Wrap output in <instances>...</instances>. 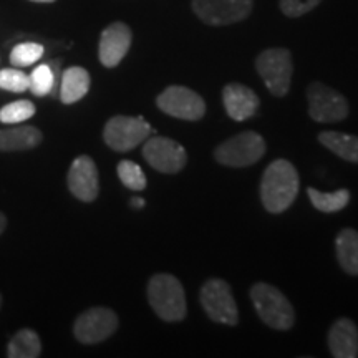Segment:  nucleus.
Masks as SVG:
<instances>
[{"mask_svg":"<svg viewBox=\"0 0 358 358\" xmlns=\"http://www.w3.org/2000/svg\"><path fill=\"white\" fill-rule=\"evenodd\" d=\"M299 194L297 169L287 159H275L264 171L261 181V199L268 213H284Z\"/></svg>","mask_w":358,"mask_h":358,"instance_id":"f257e3e1","label":"nucleus"},{"mask_svg":"<svg viewBox=\"0 0 358 358\" xmlns=\"http://www.w3.org/2000/svg\"><path fill=\"white\" fill-rule=\"evenodd\" d=\"M148 301L164 322H179L186 317V295L181 282L171 274H156L148 284Z\"/></svg>","mask_w":358,"mask_h":358,"instance_id":"f03ea898","label":"nucleus"},{"mask_svg":"<svg viewBox=\"0 0 358 358\" xmlns=\"http://www.w3.org/2000/svg\"><path fill=\"white\" fill-rule=\"evenodd\" d=\"M250 299H252L259 317L266 325L275 330H289L294 325V307L290 306L287 297L274 285L259 282L250 289Z\"/></svg>","mask_w":358,"mask_h":358,"instance_id":"7ed1b4c3","label":"nucleus"},{"mask_svg":"<svg viewBox=\"0 0 358 358\" xmlns=\"http://www.w3.org/2000/svg\"><path fill=\"white\" fill-rule=\"evenodd\" d=\"M266 155V141L256 131H243L221 143L214 151V158L222 166L245 168L256 164Z\"/></svg>","mask_w":358,"mask_h":358,"instance_id":"20e7f679","label":"nucleus"},{"mask_svg":"<svg viewBox=\"0 0 358 358\" xmlns=\"http://www.w3.org/2000/svg\"><path fill=\"white\" fill-rule=\"evenodd\" d=\"M256 69L274 96H285L292 82V53L287 48H268L256 60Z\"/></svg>","mask_w":358,"mask_h":358,"instance_id":"39448f33","label":"nucleus"},{"mask_svg":"<svg viewBox=\"0 0 358 358\" xmlns=\"http://www.w3.org/2000/svg\"><path fill=\"white\" fill-rule=\"evenodd\" d=\"M151 133L153 128L141 116H113L103 129V138L111 150L124 153L141 145Z\"/></svg>","mask_w":358,"mask_h":358,"instance_id":"423d86ee","label":"nucleus"},{"mask_svg":"<svg viewBox=\"0 0 358 358\" xmlns=\"http://www.w3.org/2000/svg\"><path fill=\"white\" fill-rule=\"evenodd\" d=\"M308 113L319 123H337L348 116V101L337 90L313 82L307 88Z\"/></svg>","mask_w":358,"mask_h":358,"instance_id":"0eeeda50","label":"nucleus"},{"mask_svg":"<svg viewBox=\"0 0 358 358\" xmlns=\"http://www.w3.org/2000/svg\"><path fill=\"white\" fill-rule=\"evenodd\" d=\"M201 303L213 322L234 327L239 320L237 306L226 280L209 279L201 289Z\"/></svg>","mask_w":358,"mask_h":358,"instance_id":"6e6552de","label":"nucleus"},{"mask_svg":"<svg viewBox=\"0 0 358 358\" xmlns=\"http://www.w3.org/2000/svg\"><path fill=\"white\" fill-rule=\"evenodd\" d=\"M118 329V317L111 308L93 307L85 310L75 320L73 334L85 345H95L105 342Z\"/></svg>","mask_w":358,"mask_h":358,"instance_id":"1a4fd4ad","label":"nucleus"},{"mask_svg":"<svg viewBox=\"0 0 358 358\" xmlns=\"http://www.w3.org/2000/svg\"><path fill=\"white\" fill-rule=\"evenodd\" d=\"M156 105L163 113L179 120H186V122H196V120L203 118L206 113V103L203 98L181 85H173L163 93H159L156 98Z\"/></svg>","mask_w":358,"mask_h":358,"instance_id":"9d476101","label":"nucleus"},{"mask_svg":"<svg viewBox=\"0 0 358 358\" xmlns=\"http://www.w3.org/2000/svg\"><path fill=\"white\" fill-rule=\"evenodd\" d=\"M192 10L208 25H231L248 19L252 0H192Z\"/></svg>","mask_w":358,"mask_h":358,"instance_id":"9b49d317","label":"nucleus"},{"mask_svg":"<svg viewBox=\"0 0 358 358\" xmlns=\"http://www.w3.org/2000/svg\"><path fill=\"white\" fill-rule=\"evenodd\" d=\"M143 158L156 171L174 174L186 166V150L171 138H150L143 146Z\"/></svg>","mask_w":358,"mask_h":358,"instance_id":"f8f14e48","label":"nucleus"},{"mask_svg":"<svg viewBox=\"0 0 358 358\" xmlns=\"http://www.w3.org/2000/svg\"><path fill=\"white\" fill-rule=\"evenodd\" d=\"M66 181H69L70 192L77 199L83 201V203H92L96 199L98 191H100L98 169L95 161L90 156H78L71 163Z\"/></svg>","mask_w":358,"mask_h":358,"instance_id":"ddd939ff","label":"nucleus"},{"mask_svg":"<svg viewBox=\"0 0 358 358\" xmlns=\"http://www.w3.org/2000/svg\"><path fill=\"white\" fill-rule=\"evenodd\" d=\"M131 30L123 22H115L106 27L101 32L100 47H98L101 65L106 69H113L118 65L131 47Z\"/></svg>","mask_w":358,"mask_h":358,"instance_id":"4468645a","label":"nucleus"},{"mask_svg":"<svg viewBox=\"0 0 358 358\" xmlns=\"http://www.w3.org/2000/svg\"><path fill=\"white\" fill-rule=\"evenodd\" d=\"M222 101L227 115L236 122H245L259 108V98L249 87L229 83L222 90Z\"/></svg>","mask_w":358,"mask_h":358,"instance_id":"2eb2a0df","label":"nucleus"},{"mask_svg":"<svg viewBox=\"0 0 358 358\" xmlns=\"http://www.w3.org/2000/svg\"><path fill=\"white\" fill-rule=\"evenodd\" d=\"M329 347L335 358L358 357V329L350 319L335 322L329 332Z\"/></svg>","mask_w":358,"mask_h":358,"instance_id":"dca6fc26","label":"nucleus"},{"mask_svg":"<svg viewBox=\"0 0 358 358\" xmlns=\"http://www.w3.org/2000/svg\"><path fill=\"white\" fill-rule=\"evenodd\" d=\"M42 131L35 127L0 129V151H27L42 143Z\"/></svg>","mask_w":358,"mask_h":358,"instance_id":"f3484780","label":"nucleus"},{"mask_svg":"<svg viewBox=\"0 0 358 358\" xmlns=\"http://www.w3.org/2000/svg\"><path fill=\"white\" fill-rule=\"evenodd\" d=\"M90 73L82 66H70L64 71L60 85V100L65 105L77 103L87 95L90 90Z\"/></svg>","mask_w":358,"mask_h":358,"instance_id":"a211bd4d","label":"nucleus"},{"mask_svg":"<svg viewBox=\"0 0 358 358\" xmlns=\"http://www.w3.org/2000/svg\"><path fill=\"white\" fill-rule=\"evenodd\" d=\"M340 267L350 275H358V231L342 229L335 239Z\"/></svg>","mask_w":358,"mask_h":358,"instance_id":"6ab92c4d","label":"nucleus"},{"mask_svg":"<svg viewBox=\"0 0 358 358\" xmlns=\"http://www.w3.org/2000/svg\"><path fill=\"white\" fill-rule=\"evenodd\" d=\"M319 141L338 158L358 164V136L340 131H324L319 134Z\"/></svg>","mask_w":358,"mask_h":358,"instance_id":"aec40b11","label":"nucleus"},{"mask_svg":"<svg viewBox=\"0 0 358 358\" xmlns=\"http://www.w3.org/2000/svg\"><path fill=\"white\" fill-rule=\"evenodd\" d=\"M40 355H42V342H40V337L34 330H20L8 342V358H37Z\"/></svg>","mask_w":358,"mask_h":358,"instance_id":"412c9836","label":"nucleus"},{"mask_svg":"<svg viewBox=\"0 0 358 358\" xmlns=\"http://www.w3.org/2000/svg\"><path fill=\"white\" fill-rule=\"evenodd\" d=\"M308 198L317 211L322 213H338L350 203V191L338 189L335 192H320L313 187H308Z\"/></svg>","mask_w":358,"mask_h":358,"instance_id":"4be33fe9","label":"nucleus"},{"mask_svg":"<svg viewBox=\"0 0 358 358\" xmlns=\"http://www.w3.org/2000/svg\"><path fill=\"white\" fill-rule=\"evenodd\" d=\"M35 115V105L29 100H19L8 103L0 108V123L19 124L30 120Z\"/></svg>","mask_w":358,"mask_h":358,"instance_id":"5701e85b","label":"nucleus"},{"mask_svg":"<svg viewBox=\"0 0 358 358\" xmlns=\"http://www.w3.org/2000/svg\"><path fill=\"white\" fill-rule=\"evenodd\" d=\"M116 173H118L120 181L123 182L128 189L131 191H143L146 187V176L143 173V169L138 166L133 161L123 159L118 163V168H116Z\"/></svg>","mask_w":358,"mask_h":358,"instance_id":"b1692460","label":"nucleus"},{"mask_svg":"<svg viewBox=\"0 0 358 358\" xmlns=\"http://www.w3.org/2000/svg\"><path fill=\"white\" fill-rule=\"evenodd\" d=\"M30 78V87L29 90L34 93L35 96H47L50 95L53 85H55V75L50 65H38L37 69H34L32 73L29 75Z\"/></svg>","mask_w":358,"mask_h":358,"instance_id":"393cba45","label":"nucleus"},{"mask_svg":"<svg viewBox=\"0 0 358 358\" xmlns=\"http://www.w3.org/2000/svg\"><path fill=\"white\" fill-rule=\"evenodd\" d=\"M43 55V47L40 43L27 42V43H19L13 47L10 52V64L13 66H19V69H24V66L34 65L35 62H38Z\"/></svg>","mask_w":358,"mask_h":358,"instance_id":"a878e982","label":"nucleus"},{"mask_svg":"<svg viewBox=\"0 0 358 358\" xmlns=\"http://www.w3.org/2000/svg\"><path fill=\"white\" fill-rule=\"evenodd\" d=\"M30 87L29 75L17 69L0 70V88L13 93H24Z\"/></svg>","mask_w":358,"mask_h":358,"instance_id":"bb28decb","label":"nucleus"},{"mask_svg":"<svg viewBox=\"0 0 358 358\" xmlns=\"http://www.w3.org/2000/svg\"><path fill=\"white\" fill-rule=\"evenodd\" d=\"M322 0H279V7L284 15L290 19H297L313 10Z\"/></svg>","mask_w":358,"mask_h":358,"instance_id":"cd10ccee","label":"nucleus"},{"mask_svg":"<svg viewBox=\"0 0 358 358\" xmlns=\"http://www.w3.org/2000/svg\"><path fill=\"white\" fill-rule=\"evenodd\" d=\"M129 204H131L133 208L141 209V208H145V199H141V198H133L131 201H129Z\"/></svg>","mask_w":358,"mask_h":358,"instance_id":"c85d7f7f","label":"nucleus"},{"mask_svg":"<svg viewBox=\"0 0 358 358\" xmlns=\"http://www.w3.org/2000/svg\"><path fill=\"white\" fill-rule=\"evenodd\" d=\"M6 226H7V217H6V214L0 213V234H2V232L6 231Z\"/></svg>","mask_w":358,"mask_h":358,"instance_id":"c756f323","label":"nucleus"},{"mask_svg":"<svg viewBox=\"0 0 358 358\" xmlns=\"http://www.w3.org/2000/svg\"><path fill=\"white\" fill-rule=\"evenodd\" d=\"M32 2H42V3H50V2H55V0H32Z\"/></svg>","mask_w":358,"mask_h":358,"instance_id":"7c9ffc66","label":"nucleus"},{"mask_svg":"<svg viewBox=\"0 0 358 358\" xmlns=\"http://www.w3.org/2000/svg\"><path fill=\"white\" fill-rule=\"evenodd\" d=\"M0 307H2V295H0Z\"/></svg>","mask_w":358,"mask_h":358,"instance_id":"2f4dec72","label":"nucleus"}]
</instances>
